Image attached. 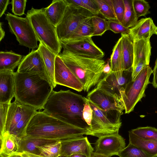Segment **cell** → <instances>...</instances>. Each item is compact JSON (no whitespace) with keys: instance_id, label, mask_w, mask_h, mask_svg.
<instances>
[{"instance_id":"603a6c76","label":"cell","mask_w":157,"mask_h":157,"mask_svg":"<svg viewBox=\"0 0 157 157\" xmlns=\"http://www.w3.org/2000/svg\"><path fill=\"white\" fill-rule=\"evenodd\" d=\"M68 5L66 0H53L48 6L44 8L47 18L56 27L62 19Z\"/></svg>"},{"instance_id":"8992f818","label":"cell","mask_w":157,"mask_h":157,"mask_svg":"<svg viewBox=\"0 0 157 157\" xmlns=\"http://www.w3.org/2000/svg\"><path fill=\"white\" fill-rule=\"evenodd\" d=\"M153 70L149 65L143 69L134 81L128 82L120 91L121 98L125 108V113L132 111L137 103L145 96V91L151 83L150 76Z\"/></svg>"},{"instance_id":"5bb4252c","label":"cell","mask_w":157,"mask_h":157,"mask_svg":"<svg viewBox=\"0 0 157 157\" xmlns=\"http://www.w3.org/2000/svg\"><path fill=\"white\" fill-rule=\"evenodd\" d=\"M95 145V153L110 157L114 155H118L126 147L124 139L118 132L99 137Z\"/></svg>"},{"instance_id":"e0dca14e","label":"cell","mask_w":157,"mask_h":157,"mask_svg":"<svg viewBox=\"0 0 157 157\" xmlns=\"http://www.w3.org/2000/svg\"><path fill=\"white\" fill-rule=\"evenodd\" d=\"M61 142L60 155L70 156L74 155H80L91 157L94 152V148L86 136L74 137Z\"/></svg>"},{"instance_id":"f5cc1de1","label":"cell","mask_w":157,"mask_h":157,"mask_svg":"<svg viewBox=\"0 0 157 157\" xmlns=\"http://www.w3.org/2000/svg\"><path fill=\"white\" fill-rule=\"evenodd\" d=\"M58 157H70V156H63V155H60L59 156H58Z\"/></svg>"},{"instance_id":"b9f144b4","label":"cell","mask_w":157,"mask_h":157,"mask_svg":"<svg viewBox=\"0 0 157 157\" xmlns=\"http://www.w3.org/2000/svg\"><path fill=\"white\" fill-rule=\"evenodd\" d=\"M93 114V109L90 106L87 98L86 101L83 111V117L84 121L89 126L91 124Z\"/></svg>"},{"instance_id":"f1b7e54d","label":"cell","mask_w":157,"mask_h":157,"mask_svg":"<svg viewBox=\"0 0 157 157\" xmlns=\"http://www.w3.org/2000/svg\"><path fill=\"white\" fill-rule=\"evenodd\" d=\"M121 37L114 46L110 56V65L111 71H116L124 70V63L121 48Z\"/></svg>"},{"instance_id":"7c38bea8","label":"cell","mask_w":157,"mask_h":157,"mask_svg":"<svg viewBox=\"0 0 157 157\" xmlns=\"http://www.w3.org/2000/svg\"><path fill=\"white\" fill-rule=\"evenodd\" d=\"M63 51L83 57L102 59L105 53L94 43L91 37L61 42Z\"/></svg>"},{"instance_id":"ba28073f","label":"cell","mask_w":157,"mask_h":157,"mask_svg":"<svg viewBox=\"0 0 157 157\" xmlns=\"http://www.w3.org/2000/svg\"><path fill=\"white\" fill-rule=\"evenodd\" d=\"M86 98L94 104L111 121L121 126V116L125 108L121 100L96 88L89 92Z\"/></svg>"},{"instance_id":"44dd1931","label":"cell","mask_w":157,"mask_h":157,"mask_svg":"<svg viewBox=\"0 0 157 157\" xmlns=\"http://www.w3.org/2000/svg\"><path fill=\"white\" fill-rule=\"evenodd\" d=\"M0 156L9 157L19 151L21 138L16 135L5 131L0 135Z\"/></svg>"},{"instance_id":"9c48e42d","label":"cell","mask_w":157,"mask_h":157,"mask_svg":"<svg viewBox=\"0 0 157 157\" xmlns=\"http://www.w3.org/2000/svg\"><path fill=\"white\" fill-rule=\"evenodd\" d=\"M5 19L8 21L10 31L15 36L20 45L32 50L38 48L37 36L27 17H20L8 12L5 14Z\"/></svg>"},{"instance_id":"4316f807","label":"cell","mask_w":157,"mask_h":157,"mask_svg":"<svg viewBox=\"0 0 157 157\" xmlns=\"http://www.w3.org/2000/svg\"><path fill=\"white\" fill-rule=\"evenodd\" d=\"M22 56L13 51L0 52V70L14 71L19 65Z\"/></svg>"},{"instance_id":"f35d334b","label":"cell","mask_w":157,"mask_h":157,"mask_svg":"<svg viewBox=\"0 0 157 157\" xmlns=\"http://www.w3.org/2000/svg\"><path fill=\"white\" fill-rule=\"evenodd\" d=\"M11 103H0V135L5 132V128L9 108Z\"/></svg>"},{"instance_id":"d6986e66","label":"cell","mask_w":157,"mask_h":157,"mask_svg":"<svg viewBox=\"0 0 157 157\" xmlns=\"http://www.w3.org/2000/svg\"><path fill=\"white\" fill-rule=\"evenodd\" d=\"M15 72L0 70V103H11L14 97Z\"/></svg>"},{"instance_id":"681fc988","label":"cell","mask_w":157,"mask_h":157,"mask_svg":"<svg viewBox=\"0 0 157 157\" xmlns=\"http://www.w3.org/2000/svg\"><path fill=\"white\" fill-rule=\"evenodd\" d=\"M91 157H110V156L100 154H97L94 152Z\"/></svg>"},{"instance_id":"c3c4849f","label":"cell","mask_w":157,"mask_h":157,"mask_svg":"<svg viewBox=\"0 0 157 157\" xmlns=\"http://www.w3.org/2000/svg\"><path fill=\"white\" fill-rule=\"evenodd\" d=\"M2 22H0V41H1L2 39L4 38L5 36V32L4 30L2 27Z\"/></svg>"},{"instance_id":"d590c367","label":"cell","mask_w":157,"mask_h":157,"mask_svg":"<svg viewBox=\"0 0 157 157\" xmlns=\"http://www.w3.org/2000/svg\"><path fill=\"white\" fill-rule=\"evenodd\" d=\"M73 3L90 12L93 15L100 13L98 6L95 0H68Z\"/></svg>"},{"instance_id":"816d5d0a","label":"cell","mask_w":157,"mask_h":157,"mask_svg":"<svg viewBox=\"0 0 157 157\" xmlns=\"http://www.w3.org/2000/svg\"><path fill=\"white\" fill-rule=\"evenodd\" d=\"M9 157H21L17 155H11V156H9Z\"/></svg>"},{"instance_id":"52a82bcc","label":"cell","mask_w":157,"mask_h":157,"mask_svg":"<svg viewBox=\"0 0 157 157\" xmlns=\"http://www.w3.org/2000/svg\"><path fill=\"white\" fill-rule=\"evenodd\" d=\"M37 110L34 107L16 100L11 103L8 111L5 132L13 134L20 138L25 136L27 126Z\"/></svg>"},{"instance_id":"5b68a950","label":"cell","mask_w":157,"mask_h":157,"mask_svg":"<svg viewBox=\"0 0 157 157\" xmlns=\"http://www.w3.org/2000/svg\"><path fill=\"white\" fill-rule=\"evenodd\" d=\"M26 17L30 21L38 41L59 56L62 47L56 28L47 18L44 8L36 9L32 7L28 11Z\"/></svg>"},{"instance_id":"db71d44e","label":"cell","mask_w":157,"mask_h":157,"mask_svg":"<svg viewBox=\"0 0 157 157\" xmlns=\"http://www.w3.org/2000/svg\"><path fill=\"white\" fill-rule=\"evenodd\" d=\"M0 157H1V156H0Z\"/></svg>"},{"instance_id":"836d02e7","label":"cell","mask_w":157,"mask_h":157,"mask_svg":"<svg viewBox=\"0 0 157 157\" xmlns=\"http://www.w3.org/2000/svg\"><path fill=\"white\" fill-rule=\"evenodd\" d=\"M93 32L91 37L102 36L108 30V21L105 19L96 15L92 17Z\"/></svg>"},{"instance_id":"6da1fadb","label":"cell","mask_w":157,"mask_h":157,"mask_svg":"<svg viewBox=\"0 0 157 157\" xmlns=\"http://www.w3.org/2000/svg\"><path fill=\"white\" fill-rule=\"evenodd\" d=\"M87 98L70 90H52L44 107L43 111L71 124L88 129L83 111Z\"/></svg>"},{"instance_id":"1f68e13d","label":"cell","mask_w":157,"mask_h":157,"mask_svg":"<svg viewBox=\"0 0 157 157\" xmlns=\"http://www.w3.org/2000/svg\"><path fill=\"white\" fill-rule=\"evenodd\" d=\"M95 1L98 6L100 14L108 20L117 21L114 12L112 0Z\"/></svg>"},{"instance_id":"3957f363","label":"cell","mask_w":157,"mask_h":157,"mask_svg":"<svg viewBox=\"0 0 157 157\" xmlns=\"http://www.w3.org/2000/svg\"><path fill=\"white\" fill-rule=\"evenodd\" d=\"M14 82L15 100L37 110L43 109L53 90L47 81L36 74L16 72Z\"/></svg>"},{"instance_id":"7a4b0ae2","label":"cell","mask_w":157,"mask_h":157,"mask_svg":"<svg viewBox=\"0 0 157 157\" xmlns=\"http://www.w3.org/2000/svg\"><path fill=\"white\" fill-rule=\"evenodd\" d=\"M83 135H89L88 129L71 124L42 111H37L31 119L25 136L62 142Z\"/></svg>"},{"instance_id":"ffe728a7","label":"cell","mask_w":157,"mask_h":157,"mask_svg":"<svg viewBox=\"0 0 157 157\" xmlns=\"http://www.w3.org/2000/svg\"><path fill=\"white\" fill-rule=\"evenodd\" d=\"M150 38L133 41V60L132 69L140 62L149 65L151 47Z\"/></svg>"},{"instance_id":"7dc6e473","label":"cell","mask_w":157,"mask_h":157,"mask_svg":"<svg viewBox=\"0 0 157 157\" xmlns=\"http://www.w3.org/2000/svg\"><path fill=\"white\" fill-rule=\"evenodd\" d=\"M111 71L110 65V59L107 61V63L105 65L103 70V73L104 75L109 74Z\"/></svg>"},{"instance_id":"7402d4cb","label":"cell","mask_w":157,"mask_h":157,"mask_svg":"<svg viewBox=\"0 0 157 157\" xmlns=\"http://www.w3.org/2000/svg\"><path fill=\"white\" fill-rule=\"evenodd\" d=\"M43 60L49 83L53 89L56 86L55 80V60L57 56L51 51L41 42H40L37 49Z\"/></svg>"},{"instance_id":"8fae6325","label":"cell","mask_w":157,"mask_h":157,"mask_svg":"<svg viewBox=\"0 0 157 157\" xmlns=\"http://www.w3.org/2000/svg\"><path fill=\"white\" fill-rule=\"evenodd\" d=\"M132 70L116 71H111L109 74L104 75L95 88L121 100L120 91L132 80Z\"/></svg>"},{"instance_id":"60d3db41","label":"cell","mask_w":157,"mask_h":157,"mask_svg":"<svg viewBox=\"0 0 157 157\" xmlns=\"http://www.w3.org/2000/svg\"><path fill=\"white\" fill-rule=\"evenodd\" d=\"M108 30L115 33H126L129 34V28L125 27L121 23L116 21L108 20Z\"/></svg>"},{"instance_id":"277c9868","label":"cell","mask_w":157,"mask_h":157,"mask_svg":"<svg viewBox=\"0 0 157 157\" xmlns=\"http://www.w3.org/2000/svg\"><path fill=\"white\" fill-rule=\"evenodd\" d=\"M59 56L82 83L84 91L88 92L96 86L102 78L106 64L104 60L83 57L63 51Z\"/></svg>"},{"instance_id":"8d00e7d4","label":"cell","mask_w":157,"mask_h":157,"mask_svg":"<svg viewBox=\"0 0 157 157\" xmlns=\"http://www.w3.org/2000/svg\"><path fill=\"white\" fill-rule=\"evenodd\" d=\"M133 8L138 18L150 13V6L148 2L144 0H132Z\"/></svg>"},{"instance_id":"4dcf8cb0","label":"cell","mask_w":157,"mask_h":157,"mask_svg":"<svg viewBox=\"0 0 157 157\" xmlns=\"http://www.w3.org/2000/svg\"><path fill=\"white\" fill-rule=\"evenodd\" d=\"M62 144L58 141L38 147L39 155L45 157H58L60 155Z\"/></svg>"},{"instance_id":"484cf974","label":"cell","mask_w":157,"mask_h":157,"mask_svg":"<svg viewBox=\"0 0 157 157\" xmlns=\"http://www.w3.org/2000/svg\"><path fill=\"white\" fill-rule=\"evenodd\" d=\"M129 143L155 157H157V140L144 139L128 132Z\"/></svg>"},{"instance_id":"ab89813d","label":"cell","mask_w":157,"mask_h":157,"mask_svg":"<svg viewBox=\"0 0 157 157\" xmlns=\"http://www.w3.org/2000/svg\"><path fill=\"white\" fill-rule=\"evenodd\" d=\"M26 0H12L10 3L12 5V11L16 16H21L25 14Z\"/></svg>"},{"instance_id":"bcb514c9","label":"cell","mask_w":157,"mask_h":157,"mask_svg":"<svg viewBox=\"0 0 157 157\" xmlns=\"http://www.w3.org/2000/svg\"><path fill=\"white\" fill-rule=\"evenodd\" d=\"M152 74L153 76L151 83L154 87L157 88V56L155 61V66L153 70Z\"/></svg>"},{"instance_id":"ac0fdd59","label":"cell","mask_w":157,"mask_h":157,"mask_svg":"<svg viewBox=\"0 0 157 157\" xmlns=\"http://www.w3.org/2000/svg\"><path fill=\"white\" fill-rule=\"evenodd\" d=\"M129 30V34L133 41L150 38L154 34L157 36V26L150 17L138 21Z\"/></svg>"},{"instance_id":"30bf717a","label":"cell","mask_w":157,"mask_h":157,"mask_svg":"<svg viewBox=\"0 0 157 157\" xmlns=\"http://www.w3.org/2000/svg\"><path fill=\"white\" fill-rule=\"evenodd\" d=\"M68 5L61 21L56 26L61 42L67 40L85 18L93 15L88 10L66 0Z\"/></svg>"},{"instance_id":"2e32d148","label":"cell","mask_w":157,"mask_h":157,"mask_svg":"<svg viewBox=\"0 0 157 157\" xmlns=\"http://www.w3.org/2000/svg\"><path fill=\"white\" fill-rule=\"evenodd\" d=\"M54 77L56 85L64 86L78 92L83 90L82 83L65 64L59 55L56 58Z\"/></svg>"},{"instance_id":"f6af8a7d","label":"cell","mask_w":157,"mask_h":157,"mask_svg":"<svg viewBox=\"0 0 157 157\" xmlns=\"http://www.w3.org/2000/svg\"><path fill=\"white\" fill-rule=\"evenodd\" d=\"M10 3L9 0H0V17L4 13L8 5Z\"/></svg>"},{"instance_id":"7bdbcfd3","label":"cell","mask_w":157,"mask_h":157,"mask_svg":"<svg viewBox=\"0 0 157 157\" xmlns=\"http://www.w3.org/2000/svg\"><path fill=\"white\" fill-rule=\"evenodd\" d=\"M149 65L145 63L140 62L135 67L132 69V80L134 81L140 71Z\"/></svg>"},{"instance_id":"9a60e30c","label":"cell","mask_w":157,"mask_h":157,"mask_svg":"<svg viewBox=\"0 0 157 157\" xmlns=\"http://www.w3.org/2000/svg\"><path fill=\"white\" fill-rule=\"evenodd\" d=\"M16 72L36 74L48 82L45 65L37 49L32 50L28 55L23 57Z\"/></svg>"},{"instance_id":"ee69618b","label":"cell","mask_w":157,"mask_h":157,"mask_svg":"<svg viewBox=\"0 0 157 157\" xmlns=\"http://www.w3.org/2000/svg\"><path fill=\"white\" fill-rule=\"evenodd\" d=\"M15 155H17L21 157H45L40 155L25 151L18 152Z\"/></svg>"},{"instance_id":"74e56055","label":"cell","mask_w":157,"mask_h":157,"mask_svg":"<svg viewBox=\"0 0 157 157\" xmlns=\"http://www.w3.org/2000/svg\"><path fill=\"white\" fill-rule=\"evenodd\" d=\"M113 8L117 21L122 23L124 18L125 6L123 0H112Z\"/></svg>"},{"instance_id":"83f0119b","label":"cell","mask_w":157,"mask_h":157,"mask_svg":"<svg viewBox=\"0 0 157 157\" xmlns=\"http://www.w3.org/2000/svg\"><path fill=\"white\" fill-rule=\"evenodd\" d=\"M92 16H88L85 18L69 38L66 40L61 42L75 40L91 37L93 32L92 19Z\"/></svg>"},{"instance_id":"cb8c5ba5","label":"cell","mask_w":157,"mask_h":157,"mask_svg":"<svg viewBox=\"0 0 157 157\" xmlns=\"http://www.w3.org/2000/svg\"><path fill=\"white\" fill-rule=\"evenodd\" d=\"M121 48L124 63V70H132L133 60V41L130 35L121 33Z\"/></svg>"},{"instance_id":"f546056e","label":"cell","mask_w":157,"mask_h":157,"mask_svg":"<svg viewBox=\"0 0 157 157\" xmlns=\"http://www.w3.org/2000/svg\"><path fill=\"white\" fill-rule=\"evenodd\" d=\"M123 1L125 10L121 24L125 27L130 28L136 23L138 18L133 8L132 0H123Z\"/></svg>"},{"instance_id":"d4e9b609","label":"cell","mask_w":157,"mask_h":157,"mask_svg":"<svg viewBox=\"0 0 157 157\" xmlns=\"http://www.w3.org/2000/svg\"><path fill=\"white\" fill-rule=\"evenodd\" d=\"M56 142L57 141L25 136L21 138L19 152L25 151L39 155V147Z\"/></svg>"},{"instance_id":"d6a6232c","label":"cell","mask_w":157,"mask_h":157,"mask_svg":"<svg viewBox=\"0 0 157 157\" xmlns=\"http://www.w3.org/2000/svg\"><path fill=\"white\" fill-rule=\"evenodd\" d=\"M118 156L120 157H156L130 143L120 152Z\"/></svg>"},{"instance_id":"f907efd6","label":"cell","mask_w":157,"mask_h":157,"mask_svg":"<svg viewBox=\"0 0 157 157\" xmlns=\"http://www.w3.org/2000/svg\"><path fill=\"white\" fill-rule=\"evenodd\" d=\"M70 157H87L85 156L80 155H72Z\"/></svg>"},{"instance_id":"4fadbf2b","label":"cell","mask_w":157,"mask_h":157,"mask_svg":"<svg viewBox=\"0 0 157 157\" xmlns=\"http://www.w3.org/2000/svg\"><path fill=\"white\" fill-rule=\"evenodd\" d=\"M88 100L93 110L91 124L88 129L89 135L99 137L103 135L119 132L121 126L111 121L94 104Z\"/></svg>"},{"instance_id":"e575fe53","label":"cell","mask_w":157,"mask_h":157,"mask_svg":"<svg viewBox=\"0 0 157 157\" xmlns=\"http://www.w3.org/2000/svg\"><path fill=\"white\" fill-rule=\"evenodd\" d=\"M130 131L142 138L157 140V128H155L151 126L139 127Z\"/></svg>"}]
</instances>
